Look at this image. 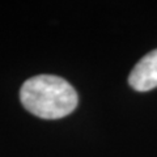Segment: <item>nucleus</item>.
Wrapping results in <instances>:
<instances>
[{"instance_id": "obj_2", "label": "nucleus", "mask_w": 157, "mask_h": 157, "mask_svg": "<svg viewBox=\"0 0 157 157\" xmlns=\"http://www.w3.org/2000/svg\"><path fill=\"white\" fill-rule=\"evenodd\" d=\"M128 82L137 92H148L157 88V50L151 51L132 68Z\"/></svg>"}, {"instance_id": "obj_1", "label": "nucleus", "mask_w": 157, "mask_h": 157, "mask_svg": "<svg viewBox=\"0 0 157 157\" xmlns=\"http://www.w3.org/2000/svg\"><path fill=\"white\" fill-rule=\"evenodd\" d=\"M20 100L25 109L42 119H59L76 109L78 97L70 82L54 75H38L24 82Z\"/></svg>"}]
</instances>
